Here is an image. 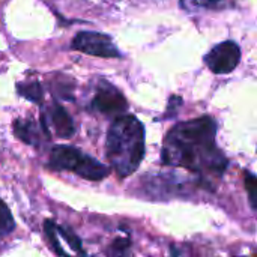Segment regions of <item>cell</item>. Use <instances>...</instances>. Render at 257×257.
I'll return each mask as SVG.
<instances>
[{"label": "cell", "mask_w": 257, "mask_h": 257, "mask_svg": "<svg viewBox=\"0 0 257 257\" xmlns=\"http://www.w3.org/2000/svg\"><path fill=\"white\" fill-rule=\"evenodd\" d=\"M215 122L205 116L178 123L166 137L163 161L200 175H223L227 160L215 145Z\"/></svg>", "instance_id": "1"}, {"label": "cell", "mask_w": 257, "mask_h": 257, "mask_svg": "<svg viewBox=\"0 0 257 257\" xmlns=\"http://www.w3.org/2000/svg\"><path fill=\"white\" fill-rule=\"evenodd\" d=\"M107 158L119 176L133 175L145 157V126L134 116L117 117L107 134Z\"/></svg>", "instance_id": "2"}, {"label": "cell", "mask_w": 257, "mask_h": 257, "mask_svg": "<svg viewBox=\"0 0 257 257\" xmlns=\"http://www.w3.org/2000/svg\"><path fill=\"white\" fill-rule=\"evenodd\" d=\"M50 167L54 170L74 172L87 181H102L110 175V169L105 164L96 161L74 146L65 145H57L53 148L50 155Z\"/></svg>", "instance_id": "3"}, {"label": "cell", "mask_w": 257, "mask_h": 257, "mask_svg": "<svg viewBox=\"0 0 257 257\" xmlns=\"http://www.w3.org/2000/svg\"><path fill=\"white\" fill-rule=\"evenodd\" d=\"M72 48L96 57H119L120 53L113 39L99 32H80L74 36Z\"/></svg>", "instance_id": "4"}, {"label": "cell", "mask_w": 257, "mask_h": 257, "mask_svg": "<svg viewBox=\"0 0 257 257\" xmlns=\"http://www.w3.org/2000/svg\"><path fill=\"white\" fill-rule=\"evenodd\" d=\"M241 60V50L236 42L224 41L215 45L206 56L205 62L214 74L232 72Z\"/></svg>", "instance_id": "5"}, {"label": "cell", "mask_w": 257, "mask_h": 257, "mask_svg": "<svg viewBox=\"0 0 257 257\" xmlns=\"http://www.w3.org/2000/svg\"><path fill=\"white\" fill-rule=\"evenodd\" d=\"M90 107L104 114H117L126 111L128 102L117 89L107 87V89H99L96 92Z\"/></svg>", "instance_id": "6"}, {"label": "cell", "mask_w": 257, "mask_h": 257, "mask_svg": "<svg viewBox=\"0 0 257 257\" xmlns=\"http://www.w3.org/2000/svg\"><path fill=\"white\" fill-rule=\"evenodd\" d=\"M48 120L50 123L53 125L56 134L59 137H63V139H71L75 133V126H74V122L71 119V116L68 114V111L60 107V105H53L50 108V113H48Z\"/></svg>", "instance_id": "7"}, {"label": "cell", "mask_w": 257, "mask_h": 257, "mask_svg": "<svg viewBox=\"0 0 257 257\" xmlns=\"http://www.w3.org/2000/svg\"><path fill=\"white\" fill-rule=\"evenodd\" d=\"M14 133L20 140H23L27 145H38L39 137H41V133H39L36 123L30 119L15 120L14 122Z\"/></svg>", "instance_id": "8"}, {"label": "cell", "mask_w": 257, "mask_h": 257, "mask_svg": "<svg viewBox=\"0 0 257 257\" xmlns=\"http://www.w3.org/2000/svg\"><path fill=\"white\" fill-rule=\"evenodd\" d=\"M17 90L21 96L30 99L32 102H36V104H41L42 102V98H44V93H42V87L38 81L35 83H26V84H18L17 86Z\"/></svg>", "instance_id": "9"}, {"label": "cell", "mask_w": 257, "mask_h": 257, "mask_svg": "<svg viewBox=\"0 0 257 257\" xmlns=\"http://www.w3.org/2000/svg\"><path fill=\"white\" fill-rule=\"evenodd\" d=\"M14 229H15L14 217H12L8 205L3 200H0V238L9 235Z\"/></svg>", "instance_id": "10"}, {"label": "cell", "mask_w": 257, "mask_h": 257, "mask_svg": "<svg viewBox=\"0 0 257 257\" xmlns=\"http://www.w3.org/2000/svg\"><path fill=\"white\" fill-rule=\"evenodd\" d=\"M56 229H57V233H60V236L66 239V242L69 244V247H72V250H75V251H78V253H83L81 242H80V239L74 235L72 230H69L68 227H63V226H56Z\"/></svg>", "instance_id": "11"}, {"label": "cell", "mask_w": 257, "mask_h": 257, "mask_svg": "<svg viewBox=\"0 0 257 257\" xmlns=\"http://www.w3.org/2000/svg\"><path fill=\"white\" fill-rule=\"evenodd\" d=\"M45 232H47V236H48V239L51 241V244H53V247H54V251H56L57 254H60V256H66V253L60 248V244H59V241H57V230H56V223H54V221L48 220V221L45 223Z\"/></svg>", "instance_id": "12"}, {"label": "cell", "mask_w": 257, "mask_h": 257, "mask_svg": "<svg viewBox=\"0 0 257 257\" xmlns=\"http://www.w3.org/2000/svg\"><path fill=\"white\" fill-rule=\"evenodd\" d=\"M245 190L248 191V199H250V205L253 209H256V191H257V181L256 176L251 173L245 175Z\"/></svg>", "instance_id": "13"}, {"label": "cell", "mask_w": 257, "mask_h": 257, "mask_svg": "<svg viewBox=\"0 0 257 257\" xmlns=\"http://www.w3.org/2000/svg\"><path fill=\"white\" fill-rule=\"evenodd\" d=\"M126 248H130V239H125V238H120V239H116L113 242V250H116L117 253L123 254L126 251Z\"/></svg>", "instance_id": "14"}, {"label": "cell", "mask_w": 257, "mask_h": 257, "mask_svg": "<svg viewBox=\"0 0 257 257\" xmlns=\"http://www.w3.org/2000/svg\"><path fill=\"white\" fill-rule=\"evenodd\" d=\"M220 0H194V3L197 6H212L215 3H218Z\"/></svg>", "instance_id": "15"}]
</instances>
